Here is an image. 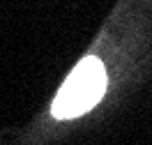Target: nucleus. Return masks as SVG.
Returning a JSON list of instances; mask_svg holds the SVG:
<instances>
[{"instance_id":"f257e3e1","label":"nucleus","mask_w":152,"mask_h":145,"mask_svg":"<svg viewBox=\"0 0 152 145\" xmlns=\"http://www.w3.org/2000/svg\"><path fill=\"white\" fill-rule=\"evenodd\" d=\"M106 92V69L102 60L86 58L74 67V71L67 76L60 92L51 104V113L58 120L83 115L92 106L99 104V99Z\"/></svg>"}]
</instances>
